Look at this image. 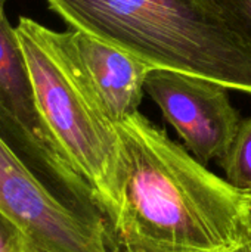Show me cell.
<instances>
[{"label":"cell","mask_w":251,"mask_h":252,"mask_svg":"<svg viewBox=\"0 0 251 252\" xmlns=\"http://www.w3.org/2000/svg\"><path fill=\"white\" fill-rule=\"evenodd\" d=\"M115 127L121 171L112 233L123 252H231L251 242L250 193L141 112Z\"/></svg>","instance_id":"obj_1"},{"label":"cell","mask_w":251,"mask_h":252,"mask_svg":"<svg viewBox=\"0 0 251 252\" xmlns=\"http://www.w3.org/2000/svg\"><path fill=\"white\" fill-rule=\"evenodd\" d=\"M70 28L151 68L178 71L251 96V43L201 0H47Z\"/></svg>","instance_id":"obj_2"},{"label":"cell","mask_w":251,"mask_h":252,"mask_svg":"<svg viewBox=\"0 0 251 252\" xmlns=\"http://www.w3.org/2000/svg\"><path fill=\"white\" fill-rule=\"evenodd\" d=\"M15 28L40 112L74 170L93 190L112 232L121 171L117 127L87 96L49 43L44 25L21 16Z\"/></svg>","instance_id":"obj_3"},{"label":"cell","mask_w":251,"mask_h":252,"mask_svg":"<svg viewBox=\"0 0 251 252\" xmlns=\"http://www.w3.org/2000/svg\"><path fill=\"white\" fill-rule=\"evenodd\" d=\"M6 1L0 0V137L70 205L108 224L93 190L74 170L40 112L16 28L6 16Z\"/></svg>","instance_id":"obj_4"},{"label":"cell","mask_w":251,"mask_h":252,"mask_svg":"<svg viewBox=\"0 0 251 252\" xmlns=\"http://www.w3.org/2000/svg\"><path fill=\"white\" fill-rule=\"evenodd\" d=\"M0 208L27 232L36 252H120L108 224L46 185L0 137Z\"/></svg>","instance_id":"obj_5"},{"label":"cell","mask_w":251,"mask_h":252,"mask_svg":"<svg viewBox=\"0 0 251 252\" xmlns=\"http://www.w3.org/2000/svg\"><path fill=\"white\" fill-rule=\"evenodd\" d=\"M228 90L207 78L158 68H152L145 81V93L183 146L206 165L225 157L243 120Z\"/></svg>","instance_id":"obj_6"},{"label":"cell","mask_w":251,"mask_h":252,"mask_svg":"<svg viewBox=\"0 0 251 252\" xmlns=\"http://www.w3.org/2000/svg\"><path fill=\"white\" fill-rule=\"evenodd\" d=\"M44 34L101 112L118 124L139 112L149 65L90 34L70 28Z\"/></svg>","instance_id":"obj_7"},{"label":"cell","mask_w":251,"mask_h":252,"mask_svg":"<svg viewBox=\"0 0 251 252\" xmlns=\"http://www.w3.org/2000/svg\"><path fill=\"white\" fill-rule=\"evenodd\" d=\"M226 180L243 192H251V117L241 120L237 134L219 161Z\"/></svg>","instance_id":"obj_8"},{"label":"cell","mask_w":251,"mask_h":252,"mask_svg":"<svg viewBox=\"0 0 251 252\" xmlns=\"http://www.w3.org/2000/svg\"><path fill=\"white\" fill-rule=\"evenodd\" d=\"M251 43V0H201Z\"/></svg>","instance_id":"obj_9"},{"label":"cell","mask_w":251,"mask_h":252,"mask_svg":"<svg viewBox=\"0 0 251 252\" xmlns=\"http://www.w3.org/2000/svg\"><path fill=\"white\" fill-rule=\"evenodd\" d=\"M31 241L24 227L0 208V252H31Z\"/></svg>","instance_id":"obj_10"},{"label":"cell","mask_w":251,"mask_h":252,"mask_svg":"<svg viewBox=\"0 0 251 252\" xmlns=\"http://www.w3.org/2000/svg\"><path fill=\"white\" fill-rule=\"evenodd\" d=\"M231 252H251V242H249V244H246V245H243V247H240V248H237V250H234V251Z\"/></svg>","instance_id":"obj_11"},{"label":"cell","mask_w":251,"mask_h":252,"mask_svg":"<svg viewBox=\"0 0 251 252\" xmlns=\"http://www.w3.org/2000/svg\"><path fill=\"white\" fill-rule=\"evenodd\" d=\"M250 202H251V192H250Z\"/></svg>","instance_id":"obj_12"},{"label":"cell","mask_w":251,"mask_h":252,"mask_svg":"<svg viewBox=\"0 0 251 252\" xmlns=\"http://www.w3.org/2000/svg\"><path fill=\"white\" fill-rule=\"evenodd\" d=\"M31 252H36V251H31Z\"/></svg>","instance_id":"obj_13"}]
</instances>
